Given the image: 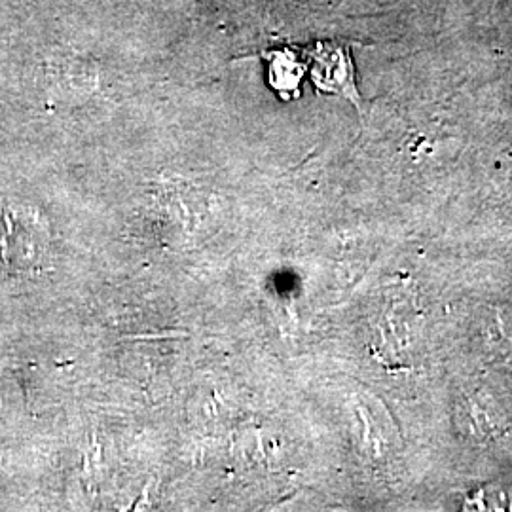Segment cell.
<instances>
[{
    "mask_svg": "<svg viewBox=\"0 0 512 512\" xmlns=\"http://www.w3.org/2000/svg\"><path fill=\"white\" fill-rule=\"evenodd\" d=\"M306 69L313 84L323 92L342 95L361 109V97L355 84V67L346 44L317 42L306 50Z\"/></svg>",
    "mask_w": 512,
    "mask_h": 512,
    "instance_id": "obj_1",
    "label": "cell"
},
{
    "mask_svg": "<svg viewBox=\"0 0 512 512\" xmlns=\"http://www.w3.org/2000/svg\"><path fill=\"white\" fill-rule=\"evenodd\" d=\"M266 59L270 63V84L275 90L283 97L298 93L300 80L306 73V63L298 61L296 55L289 50L270 52L266 54Z\"/></svg>",
    "mask_w": 512,
    "mask_h": 512,
    "instance_id": "obj_2",
    "label": "cell"
}]
</instances>
